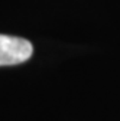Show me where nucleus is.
I'll return each mask as SVG.
<instances>
[{"label":"nucleus","mask_w":120,"mask_h":121,"mask_svg":"<svg viewBox=\"0 0 120 121\" xmlns=\"http://www.w3.org/2000/svg\"><path fill=\"white\" fill-rule=\"evenodd\" d=\"M33 52L32 43L16 36L0 35V66L18 65L31 58Z\"/></svg>","instance_id":"f257e3e1"}]
</instances>
